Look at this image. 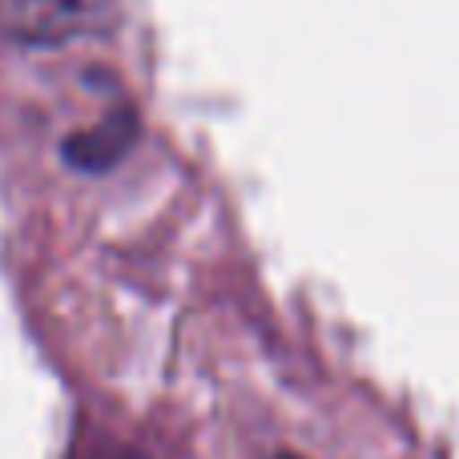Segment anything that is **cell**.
<instances>
[{"label":"cell","instance_id":"6da1fadb","mask_svg":"<svg viewBox=\"0 0 459 459\" xmlns=\"http://www.w3.org/2000/svg\"><path fill=\"white\" fill-rule=\"evenodd\" d=\"M101 459H145V455H137V452H109V455H101Z\"/></svg>","mask_w":459,"mask_h":459},{"label":"cell","instance_id":"7a4b0ae2","mask_svg":"<svg viewBox=\"0 0 459 459\" xmlns=\"http://www.w3.org/2000/svg\"><path fill=\"white\" fill-rule=\"evenodd\" d=\"M282 459H294V455H282Z\"/></svg>","mask_w":459,"mask_h":459}]
</instances>
